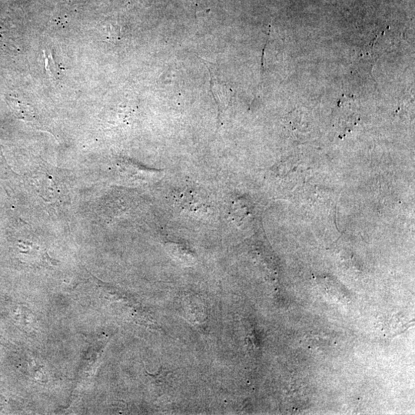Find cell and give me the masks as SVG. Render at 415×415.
I'll list each match as a JSON object with an SVG mask.
<instances>
[{"label": "cell", "instance_id": "obj_1", "mask_svg": "<svg viewBox=\"0 0 415 415\" xmlns=\"http://www.w3.org/2000/svg\"><path fill=\"white\" fill-rule=\"evenodd\" d=\"M45 55H46V68L47 69L48 73L52 77V78H59V69H58V67L56 66V64L55 63V61H54L53 58L52 57V55L51 56H48L46 55V52H44Z\"/></svg>", "mask_w": 415, "mask_h": 415}]
</instances>
